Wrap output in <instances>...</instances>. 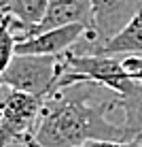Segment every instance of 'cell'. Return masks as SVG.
<instances>
[{"instance_id": "obj_1", "label": "cell", "mask_w": 142, "mask_h": 147, "mask_svg": "<svg viewBox=\"0 0 142 147\" xmlns=\"http://www.w3.org/2000/svg\"><path fill=\"white\" fill-rule=\"evenodd\" d=\"M104 85L74 83L49 96L43 105L28 147H81L87 141H136L123 124H113L106 115L119 109V94H104Z\"/></svg>"}, {"instance_id": "obj_2", "label": "cell", "mask_w": 142, "mask_h": 147, "mask_svg": "<svg viewBox=\"0 0 142 147\" xmlns=\"http://www.w3.org/2000/svg\"><path fill=\"white\" fill-rule=\"evenodd\" d=\"M62 58H64L66 70L57 83V92L74 83H98L121 96L134 83V79L125 70L123 60H117L115 55L79 53L70 49V51L62 53Z\"/></svg>"}, {"instance_id": "obj_3", "label": "cell", "mask_w": 142, "mask_h": 147, "mask_svg": "<svg viewBox=\"0 0 142 147\" xmlns=\"http://www.w3.org/2000/svg\"><path fill=\"white\" fill-rule=\"evenodd\" d=\"M66 70L62 55H28L17 53L0 77V85L19 90L47 100L57 92V83Z\"/></svg>"}, {"instance_id": "obj_4", "label": "cell", "mask_w": 142, "mask_h": 147, "mask_svg": "<svg viewBox=\"0 0 142 147\" xmlns=\"http://www.w3.org/2000/svg\"><path fill=\"white\" fill-rule=\"evenodd\" d=\"M45 98L7 88L0 100V147L13 143L28 147L34 139Z\"/></svg>"}, {"instance_id": "obj_5", "label": "cell", "mask_w": 142, "mask_h": 147, "mask_svg": "<svg viewBox=\"0 0 142 147\" xmlns=\"http://www.w3.org/2000/svg\"><path fill=\"white\" fill-rule=\"evenodd\" d=\"M142 9V0H91V32L85 36L87 47L79 53H91L108 43Z\"/></svg>"}, {"instance_id": "obj_6", "label": "cell", "mask_w": 142, "mask_h": 147, "mask_svg": "<svg viewBox=\"0 0 142 147\" xmlns=\"http://www.w3.org/2000/svg\"><path fill=\"white\" fill-rule=\"evenodd\" d=\"M89 34V26L85 24H68L62 28H53L47 32L34 34L26 40H19L15 53H28V55H62L74 47L79 40Z\"/></svg>"}, {"instance_id": "obj_7", "label": "cell", "mask_w": 142, "mask_h": 147, "mask_svg": "<svg viewBox=\"0 0 142 147\" xmlns=\"http://www.w3.org/2000/svg\"><path fill=\"white\" fill-rule=\"evenodd\" d=\"M68 24H85V26H89L91 32V0H49L45 19L38 26H34L21 40L53 28L68 26Z\"/></svg>"}, {"instance_id": "obj_8", "label": "cell", "mask_w": 142, "mask_h": 147, "mask_svg": "<svg viewBox=\"0 0 142 147\" xmlns=\"http://www.w3.org/2000/svg\"><path fill=\"white\" fill-rule=\"evenodd\" d=\"M49 0H0V15H11L17 43L47 15Z\"/></svg>"}, {"instance_id": "obj_9", "label": "cell", "mask_w": 142, "mask_h": 147, "mask_svg": "<svg viewBox=\"0 0 142 147\" xmlns=\"http://www.w3.org/2000/svg\"><path fill=\"white\" fill-rule=\"evenodd\" d=\"M91 53L102 55H142V9L131 17V22L121 30L117 36H113L108 43L100 45Z\"/></svg>"}, {"instance_id": "obj_10", "label": "cell", "mask_w": 142, "mask_h": 147, "mask_svg": "<svg viewBox=\"0 0 142 147\" xmlns=\"http://www.w3.org/2000/svg\"><path fill=\"white\" fill-rule=\"evenodd\" d=\"M119 109L123 111V126L131 139L142 136V83L134 81L125 94L119 96Z\"/></svg>"}, {"instance_id": "obj_11", "label": "cell", "mask_w": 142, "mask_h": 147, "mask_svg": "<svg viewBox=\"0 0 142 147\" xmlns=\"http://www.w3.org/2000/svg\"><path fill=\"white\" fill-rule=\"evenodd\" d=\"M15 47H17V36H15V28H13V17L4 13L0 17V77L17 55Z\"/></svg>"}, {"instance_id": "obj_12", "label": "cell", "mask_w": 142, "mask_h": 147, "mask_svg": "<svg viewBox=\"0 0 142 147\" xmlns=\"http://www.w3.org/2000/svg\"><path fill=\"white\" fill-rule=\"evenodd\" d=\"M81 147H142V141H106V139H95V141H87Z\"/></svg>"}, {"instance_id": "obj_13", "label": "cell", "mask_w": 142, "mask_h": 147, "mask_svg": "<svg viewBox=\"0 0 142 147\" xmlns=\"http://www.w3.org/2000/svg\"><path fill=\"white\" fill-rule=\"evenodd\" d=\"M123 64H125V70L129 73V77L142 83V55H127L123 60Z\"/></svg>"}, {"instance_id": "obj_14", "label": "cell", "mask_w": 142, "mask_h": 147, "mask_svg": "<svg viewBox=\"0 0 142 147\" xmlns=\"http://www.w3.org/2000/svg\"><path fill=\"white\" fill-rule=\"evenodd\" d=\"M0 100H2V92H0Z\"/></svg>"}, {"instance_id": "obj_15", "label": "cell", "mask_w": 142, "mask_h": 147, "mask_svg": "<svg viewBox=\"0 0 142 147\" xmlns=\"http://www.w3.org/2000/svg\"><path fill=\"white\" fill-rule=\"evenodd\" d=\"M140 141H142V136H140Z\"/></svg>"}, {"instance_id": "obj_16", "label": "cell", "mask_w": 142, "mask_h": 147, "mask_svg": "<svg viewBox=\"0 0 142 147\" xmlns=\"http://www.w3.org/2000/svg\"><path fill=\"white\" fill-rule=\"evenodd\" d=\"M0 17H2V15H0Z\"/></svg>"}]
</instances>
